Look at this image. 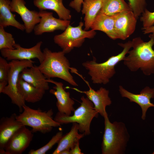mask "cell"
Segmentation results:
<instances>
[{"mask_svg":"<svg viewBox=\"0 0 154 154\" xmlns=\"http://www.w3.org/2000/svg\"><path fill=\"white\" fill-rule=\"evenodd\" d=\"M104 117L105 128L101 145L102 154L124 153L130 138L125 124L116 121L111 123L108 114Z\"/></svg>","mask_w":154,"mask_h":154,"instance_id":"277c9868","label":"cell"},{"mask_svg":"<svg viewBox=\"0 0 154 154\" xmlns=\"http://www.w3.org/2000/svg\"><path fill=\"white\" fill-rule=\"evenodd\" d=\"M119 91L122 97L127 98L130 102H135L140 106L142 112L141 118L144 120L146 118L148 109L151 107H154V104L150 101L151 98H154V88L146 86L141 90L139 94L131 93L121 86H119Z\"/></svg>","mask_w":154,"mask_h":154,"instance_id":"9a60e30c","label":"cell"},{"mask_svg":"<svg viewBox=\"0 0 154 154\" xmlns=\"http://www.w3.org/2000/svg\"><path fill=\"white\" fill-rule=\"evenodd\" d=\"M72 123L70 131L63 135L57 143V146L53 152L52 154H59L64 150L72 149L85 135L84 133H78V123Z\"/></svg>","mask_w":154,"mask_h":154,"instance_id":"ffe728a7","label":"cell"},{"mask_svg":"<svg viewBox=\"0 0 154 154\" xmlns=\"http://www.w3.org/2000/svg\"><path fill=\"white\" fill-rule=\"evenodd\" d=\"M63 132L58 131L45 145L36 150L31 149L28 152L29 154H45L51 149L56 143H57L63 136Z\"/></svg>","mask_w":154,"mask_h":154,"instance_id":"4316f807","label":"cell"},{"mask_svg":"<svg viewBox=\"0 0 154 154\" xmlns=\"http://www.w3.org/2000/svg\"><path fill=\"white\" fill-rule=\"evenodd\" d=\"M15 113L9 117H3L0 120V154H5V148L10 138L24 126L17 119Z\"/></svg>","mask_w":154,"mask_h":154,"instance_id":"e0dca14e","label":"cell"},{"mask_svg":"<svg viewBox=\"0 0 154 154\" xmlns=\"http://www.w3.org/2000/svg\"><path fill=\"white\" fill-rule=\"evenodd\" d=\"M24 0H11L10 3L11 10L20 16L23 21L27 33H30L35 26L38 24L40 18L39 12L35 10H30L26 7Z\"/></svg>","mask_w":154,"mask_h":154,"instance_id":"5bb4252c","label":"cell"},{"mask_svg":"<svg viewBox=\"0 0 154 154\" xmlns=\"http://www.w3.org/2000/svg\"><path fill=\"white\" fill-rule=\"evenodd\" d=\"M23 109L22 112L17 115V119L24 125L31 127L33 133L45 134L50 132L53 127L61 126L53 119L52 109L43 111L40 109H32L25 105L23 106Z\"/></svg>","mask_w":154,"mask_h":154,"instance_id":"8992f818","label":"cell"},{"mask_svg":"<svg viewBox=\"0 0 154 154\" xmlns=\"http://www.w3.org/2000/svg\"><path fill=\"white\" fill-rule=\"evenodd\" d=\"M5 0L6 1H7V2L9 3H10L11 1V0Z\"/></svg>","mask_w":154,"mask_h":154,"instance_id":"d590c367","label":"cell"},{"mask_svg":"<svg viewBox=\"0 0 154 154\" xmlns=\"http://www.w3.org/2000/svg\"><path fill=\"white\" fill-rule=\"evenodd\" d=\"M141 29L144 34L150 33L149 37L154 39V25L146 28L142 27Z\"/></svg>","mask_w":154,"mask_h":154,"instance_id":"1f68e13d","label":"cell"},{"mask_svg":"<svg viewBox=\"0 0 154 154\" xmlns=\"http://www.w3.org/2000/svg\"><path fill=\"white\" fill-rule=\"evenodd\" d=\"M150 38L144 42L140 37H137L132 40L133 49L123 60L124 64L131 71L140 69L145 75L154 74V39Z\"/></svg>","mask_w":154,"mask_h":154,"instance_id":"6da1fadb","label":"cell"},{"mask_svg":"<svg viewBox=\"0 0 154 154\" xmlns=\"http://www.w3.org/2000/svg\"><path fill=\"white\" fill-rule=\"evenodd\" d=\"M63 0H33L34 5L39 11L50 10L54 11L59 18L70 20L71 17L70 11L65 7Z\"/></svg>","mask_w":154,"mask_h":154,"instance_id":"44dd1931","label":"cell"},{"mask_svg":"<svg viewBox=\"0 0 154 154\" xmlns=\"http://www.w3.org/2000/svg\"><path fill=\"white\" fill-rule=\"evenodd\" d=\"M115 28L118 38L125 40L135 31L137 19L131 10L115 15Z\"/></svg>","mask_w":154,"mask_h":154,"instance_id":"4fadbf2b","label":"cell"},{"mask_svg":"<svg viewBox=\"0 0 154 154\" xmlns=\"http://www.w3.org/2000/svg\"><path fill=\"white\" fill-rule=\"evenodd\" d=\"M140 20L143 28L154 25V11L151 12L145 9L141 14Z\"/></svg>","mask_w":154,"mask_h":154,"instance_id":"f1b7e54d","label":"cell"},{"mask_svg":"<svg viewBox=\"0 0 154 154\" xmlns=\"http://www.w3.org/2000/svg\"><path fill=\"white\" fill-rule=\"evenodd\" d=\"M34 63L32 60H13L9 62L10 68L7 79L8 84L2 93L10 98L11 102L18 107L20 112L23 111V106L25 105L26 102L20 94L18 88L19 75L24 68L33 66Z\"/></svg>","mask_w":154,"mask_h":154,"instance_id":"ba28073f","label":"cell"},{"mask_svg":"<svg viewBox=\"0 0 154 154\" xmlns=\"http://www.w3.org/2000/svg\"><path fill=\"white\" fill-rule=\"evenodd\" d=\"M84 25L82 21L76 27L70 25L62 33L54 37V43L62 49L65 54L70 52L74 48L80 47L86 38H93L96 34L95 31L92 29L89 31L83 30Z\"/></svg>","mask_w":154,"mask_h":154,"instance_id":"52a82bcc","label":"cell"},{"mask_svg":"<svg viewBox=\"0 0 154 154\" xmlns=\"http://www.w3.org/2000/svg\"><path fill=\"white\" fill-rule=\"evenodd\" d=\"M128 5L137 19L146 9V0H127Z\"/></svg>","mask_w":154,"mask_h":154,"instance_id":"83f0119b","label":"cell"},{"mask_svg":"<svg viewBox=\"0 0 154 154\" xmlns=\"http://www.w3.org/2000/svg\"><path fill=\"white\" fill-rule=\"evenodd\" d=\"M123 48L122 52L118 54L112 56L105 61L97 63L93 57L92 60L87 61L82 63V66L88 70V74L94 84H106L116 73L115 66L120 61L123 60L125 55L132 46V41L129 40L125 43H118Z\"/></svg>","mask_w":154,"mask_h":154,"instance_id":"7a4b0ae2","label":"cell"},{"mask_svg":"<svg viewBox=\"0 0 154 154\" xmlns=\"http://www.w3.org/2000/svg\"><path fill=\"white\" fill-rule=\"evenodd\" d=\"M152 154H154V151L153 152V153H152Z\"/></svg>","mask_w":154,"mask_h":154,"instance_id":"8d00e7d4","label":"cell"},{"mask_svg":"<svg viewBox=\"0 0 154 154\" xmlns=\"http://www.w3.org/2000/svg\"><path fill=\"white\" fill-rule=\"evenodd\" d=\"M70 154H83L81 152V150L79 147V142L74 147L70 150Z\"/></svg>","mask_w":154,"mask_h":154,"instance_id":"d6a6232c","label":"cell"},{"mask_svg":"<svg viewBox=\"0 0 154 154\" xmlns=\"http://www.w3.org/2000/svg\"><path fill=\"white\" fill-rule=\"evenodd\" d=\"M70 150L67 149L64 150L60 152L59 154H70Z\"/></svg>","mask_w":154,"mask_h":154,"instance_id":"e575fe53","label":"cell"},{"mask_svg":"<svg viewBox=\"0 0 154 154\" xmlns=\"http://www.w3.org/2000/svg\"><path fill=\"white\" fill-rule=\"evenodd\" d=\"M131 10L124 0H102L99 12L109 16H114L123 11Z\"/></svg>","mask_w":154,"mask_h":154,"instance_id":"d4e9b609","label":"cell"},{"mask_svg":"<svg viewBox=\"0 0 154 154\" xmlns=\"http://www.w3.org/2000/svg\"><path fill=\"white\" fill-rule=\"evenodd\" d=\"M43 52L44 58L38 67L47 79L58 78L71 85L78 86L69 71L70 63L63 51L52 52L46 48Z\"/></svg>","mask_w":154,"mask_h":154,"instance_id":"3957f363","label":"cell"},{"mask_svg":"<svg viewBox=\"0 0 154 154\" xmlns=\"http://www.w3.org/2000/svg\"><path fill=\"white\" fill-rule=\"evenodd\" d=\"M80 105L74 112L72 116H68L58 112L54 119L61 125L76 123L79 131L85 135L90 134V126L94 117H98L99 113L94 109L93 103L87 97L82 96Z\"/></svg>","mask_w":154,"mask_h":154,"instance_id":"5b68a950","label":"cell"},{"mask_svg":"<svg viewBox=\"0 0 154 154\" xmlns=\"http://www.w3.org/2000/svg\"><path fill=\"white\" fill-rule=\"evenodd\" d=\"M10 3L5 0H0V26L4 27L12 26L23 31L25 30L24 24L15 19V15L11 10Z\"/></svg>","mask_w":154,"mask_h":154,"instance_id":"cb8c5ba5","label":"cell"},{"mask_svg":"<svg viewBox=\"0 0 154 154\" xmlns=\"http://www.w3.org/2000/svg\"><path fill=\"white\" fill-rule=\"evenodd\" d=\"M19 78L37 88L45 91L49 89L47 79L38 66H33L24 68L20 74Z\"/></svg>","mask_w":154,"mask_h":154,"instance_id":"ac0fdd59","label":"cell"},{"mask_svg":"<svg viewBox=\"0 0 154 154\" xmlns=\"http://www.w3.org/2000/svg\"><path fill=\"white\" fill-rule=\"evenodd\" d=\"M102 0H84L81 11L85 15L84 30L88 31L90 28L102 5Z\"/></svg>","mask_w":154,"mask_h":154,"instance_id":"603a6c76","label":"cell"},{"mask_svg":"<svg viewBox=\"0 0 154 154\" xmlns=\"http://www.w3.org/2000/svg\"><path fill=\"white\" fill-rule=\"evenodd\" d=\"M83 1L84 0H73L70 2L69 6L74 9L78 13H80Z\"/></svg>","mask_w":154,"mask_h":154,"instance_id":"4dcf8cb0","label":"cell"},{"mask_svg":"<svg viewBox=\"0 0 154 154\" xmlns=\"http://www.w3.org/2000/svg\"><path fill=\"white\" fill-rule=\"evenodd\" d=\"M38 12L40 21L33 30L36 35H40L45 33L52 32L57 30L64 31L70 25V20L54 18L52 12L46 10L39 11Z\"/></svg>","mask_w":154,"mask_h":154,"instance_id":"8fae6325","label":"cell"},{"mask_svg":"<svg viewBox=\"0 0 154 154\" xmlns=\"http://www.w3.org/2000/svg\"><path fill=\"white\" fill-rule=\"evenodd\" d=\"M33 133L24 126L10 138L5 148V154H21L29 147Z\"/></svg>","mask_w":154,"mask_h":154,"instance_id":"30bf717a","label":"cell"},{"mask_svg":"<svg viewBox=\"0 0 154 154\" xmlns=\"http://www.w3.org/2000/svg\"><path fill=\"white\" fill-rule=\"evenodd\" d=\"M16 44L12 34L5 31L4 27L0 26V50L4 48L14 49Z\"/></svg>","mask_w":154,"mask_h":154,"instance_id":"484cf974","label":"cell"},{"mask_svg":"<svg viewBox=\"0 0 154 154\" xmlns=\"http://www.w3.org/2000/svg\"><path fill=\"white\" fill-rule=\"evenodd\" d=\"M10 65L4 58L0 57V82L7 81L10 69Z\"/></svg>","mask_w":154,"mask_h":154,"instance_id":"f546056e","label":"cell"},{"mask_svg":"<svg viewBox=\"0 0 154 154\" xmlns=\"http://www.w3.org/2000/svg\"><path fill=\"white\" fill-rule=\"evenodd\" d=\"M8 84L7 81H4L0 82V93H1Z\"/></svg>","mask_w":154,"mask_h":154,"instance_id":"836d02e7","label":"cell"},{"mask_svg":"<svg viewBox=\"0 0 154 154\" xmlns=\"http://www.w3.org/2000/svg\"><path fill=\"white\" fill-rule=\"evenodd\" d=\"M90 28L94 31L104 32L110 38L118 39L115 28L114 16H109L99 12Z\"/></svg>","mask_w":154,"mask_h":154,"instance_id":"d6986e66","label":"cell"},{"mask_svg":"<svg viewBox=\"0 0 154 154\" xmlns=\"http://www.w3.org/2000/svg\"><path fill=\"white\" fill-rule=\"evenodd\" d=\"M47 81L55 85L53 89L50 90L49 92L54 95L57 99L56 106L58 112L66 116H70L72 112L75 110L73 106L75 102L70 98L69 92L65 90L63 84L61 82L55 81L50 79H47Z\"/></svg>","mask_w":154,"mask_h":154,"instance_id":"2e32d148","label":"cell"},{"mask_svg":"<svg viewBox=\"0 0 154 154\" xmlns=\"http://www.w3.org/2000/svg\"><path fill=\"white\" fill-rule=\"evenodd\" d=\"M42 44V42L40 41L32 47L25 48L16 43L14 49H3L0 50L1 53L3 57L8 60H29L36 58L40 63L44 58L43 52L41 49Z\"/></svg>","mask_w":154,"mask_h":154,"instance_id":"9c48e42d","label":"cell"},{"mask_svg":"<svg viewBox=\"0 0 154 154\" xmlns=\"http://www.w3.org/2000/svg\"><path fill=\"white\" fill-rule=\"evenodd\" d=\"M18 88L19 92L25 102L35 103L42 98L45 91L36 88L19 78Z\"/></svg>","mask_w":154,"mask_h":154,"instance_id":"7402d4cb","label":"cell"},{"mask_svg":"<svg viewBox=\"0 0 154 154\" xmlns=\"http://www.w3.org/2000/svg\"><path fill=\"white\" fill-rule=\"evenodd\" d=\"M79 75L84 80L89 87V89L87 91H82L76 88H72L76 91L85 94L87 97L93 103L94 109L103 117L107 114L106 110L107 106H110L112 101L109 97V91L105 88L101 87L96 90L92 89L90 86L88 82L84 80L81 75Z\"/></svg>","mask_w":154,"mask_h":154,"instance_id":"7c38bea8","label":"cell"}]
</instances>
